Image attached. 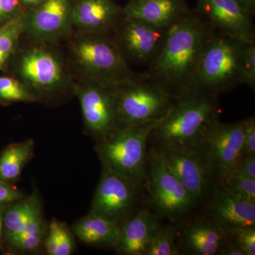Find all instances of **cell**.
<instances>
[{
	"label": "cell",
	"mask_w": 255,
	"mask_h": 255,
	"mask_svg": "<svg viewBox=\"0 0 255 255\" xmlns=\"http://www.w3.org/2000/svg\"><path fill=\"white\" fill-rule=\"evenodd\" d=\"M214 32L195 10H188L169 26L163 46L146 76L173 97L190 88L203 50Z\"/></svg>",
	"instance_id": "6da1fadb"
},
{
	"label": "cell",
	"mask_w": 255,
	"mask_h": 255,
	"mask_svg": "<svg viewBox=\"0 0 255 255\" xmlns=\"http://www.w3.org/2000/svg\"><path fill=\"white\" fill-rule=\"evenodd\" d=\"M219 96L189 88L173 104L151 132L158 145H175L202 151L206 137L219 121Z\"/></svg>",
	"instance_id": "7a4b0ae2"
},
{
	"label": "cell",
	"mask_w": 255,
	"mask_h": 255,
	"mask_svg": "<svg viewBox=\"0 0 255 255\" xmlns=\"http://www.w3.org/2000/svg\"><path fill=\"white\" fill-rule=\"evenodd\" d=\"M69 63L80 80L113 85L135 78L112 34L73 31L67 38Z\"/></svg>",
	"instance_id": "3957f363"
},
{
	"label": "cell",
	"mask_w": 255,
	"mask_h": 255,
	"mask_svg": "<svg viewBox=\"0 0 255 255\" xmlns=\"http://www.w3.org/2000/svg\"><path fill=\"white\" fill-rule=\"evenodd\" d=\"M248 43L214 31L203 50L190 88L219 96L243 85V60Z\"/></svg>",
	"instance_id": "277c9868"
},
{
	"label": "cell",
	"mask_w": 255,
	"mask_h": 255,
	"mask_svg": "<svg viewBox=\"0 0 255 255\" xmlns=\"http://www.w3.org/2000/svg\"><path fill=\"white\" fill-rule=\"evenodd\" d=\"M162 119L140 125L120 127L100 138L97 152L104 168L138 185L141 184L147 170V141Z\"/></svg>",
	"instance_id": "5b68a950"
},
{
	"label": "cell",
	"mask_w": 255,
	"mask_h": 255,
	"mask_svg": "<svg viewBox=\"0 0 255 255\" xmlns=\"http://www.w3.org/2000/svg\"><path fill=\"white\" fill-rule=\"evenodd\" d=\"M34 41L20 51L15 71L16 79L37 100L65 91L73 80L59 53L47 46V42Z\"/></svg>",
	"instance_id": "8992f818"
},
{
	"label": "cell",
	"mask_w": 255,
	"mask_h": 255,
	"mask_svg": "<svg viewBox=\"0 0 255 255\" xmlns=\"http://www.w3.org/2000/svg\"><path fill=\"white\" fill-rule=\"evenodd\" d=\"M115 92L120 127H131L157 122L165 117L174 97L140 73L111 85Z\"/></svg>",
	"instance_id": "52a82bcc"
},
{
	"label": "cell",
	"mask_w": 255,
	"mask_h": 255,
	"mask_svg": "<svg viewBox=\"0 0 255 255\" xmlns=\"http://www.w3.org/2000/svg\"><path fill=\"white\" fill-rule=\"evenodd\" d=\"M145 179L150 202L160 217L177 221L197 201L171 172L157 148L152 149L147 156Z\"/></svg>",
	"instance_id": "ba28073f"
},
{
	"label": "cell",
	"mask_w": 255,
	"mask_h": 255,
	"mask_svg": "<svg viewBox=\"0 0 255 255\" xmlns=\"http://www.w3.org/2000/svg\"><path fill=\"white\" fill-rule=\"evenodd\" d=\"M169 28L124 16L112 35L129 65L148 68L162 49Z\"/></svg>",
	"instance_id": "9c48e42d"
},
{
	"label": "cell",
	"mask_w": 255,
	"mask_h": 255,
	"mask_svg": "<svg viewBox=\"0 0 255 255\" xmlns=\"http://www.w3.org/2000/svg\"><path fill=\"white\" fill-rule=\"evenodd\" d=\"M73 87L88 131L100 139L120 127L115 92L111 85L80 80Z\"/></svg>",
	"instance_id": "30bf717a"
},
{
	"label": "cell",
	"mask_w": 255,
	"mask_h": 255,
	"mask_svg": "<svg viewBox=\"0 0 255 255\" xmlns=\"http://www.w3.org/2000/svg\"><path fill=\"white\" fill-rule=\"evenodd\" d=\"M138 186L130 179L104 168L90 214L121 226L132 215L138 197Z\"/></svg>",
	"instance_id": "8fae6325"
},
{
	"label": "cell",
	"mask_w": 255,
	"mask_h": 255,
	"mask_svg": "<svg viewBox=\"0 0 255 255\" xmlns=\"http://www.w3.org/2000/svg\"><path fill=\"white\" fill-rule=\"evenodd\" d=\"M75 0H43L31 9L24 10V33L33 40L54 43L67 38L73 28Z\"/></svg>",
	"instance_id": "7c38bea8"
},
{
	"label": "cell",
	"mask_w": 255,
	"mask_h": 255,
	"mask_svg": "<svg viewBox=\"0 0 255 255\" xmlns=\"http://www.w3.org/2000/svg\"><path fill=\"white\" fill-rule=\"evenodd\" d=\"M245 121L232 124L217 122L211 128L202 147L211 177L224 180L232 173L242 155Z\"/></svg>",
	"instance_id": "4fadbf2b"
},
{
	"label": "cell",
	"mask_w": 255,
	"mask_h": 255,
	"mask_svg": "<svg viewBox=\"0 0 255 255\" xmlns=\"http://www.w3.org/2000/svg\"><path fill=\"white\" fill-rule=\"evenodd\" d=\"M195 11L215 32L255 41L253 16L237 0H198Z\"/></svg>",
	"instance_id": "5bb4252c"
},
{
	"label": "cell",
	"mask_w": 255,
	"mask_h": 255,
	"mask_svg": "<svg viewBox=\"0 0 255 255\" xmlns=\"http://www.w3.org/2000/svg\"><path fill=\"white\" fill-rule=\"evenodd\" d=\"M157 149L171 172L196 201L200 199L211 178L202 151L175 145H158Z\"/></svg>",
	"instance_id": "9a60e30c"
},
{
	"label": "cell",
	"mask_w": 255,
	"mask_h": 255,
	"mask_svg": "<svg viewBox=\"0 0 255 255\" xmlns=\"http://www.w3.org/2000/svg\"><path fill=\"white\" fill-rule=\"evenodd\" d=\"M124 16L123 7L114 0H75L73 31L112 34Z\"/></svg>",
	"instance_id": "2e32d148"
},
{
	"label": "cell",
	"mask_w": 255,
	"mask_h": 255,
	"mask_svg": "<svg viewBox=\"0 0 255 255\" xmlns=\"http://www.w3.org/2000/svg\"><path fill=\"white\" fill-rule=\"evenodd\" d=\"M209 218L228 231L255 226V203L219 186L209 206Z\"/></svg>",
	"instance_id": "e0dca14e"
},
{
	"label": "cell",
	"mask_w": 255,
	"mask_h": 255,
	"mask_svg": "<svg viewBox=\"0 0 255 255\" xmlns=\"http://www.w3.org/2000/svg\"><path fill=\"white\" fill-rule=\"evenodd\" d=\"M231 237L229 231L208 218L196 219L183 231L181 248L184 254L220 255Z\"/></svg>",
	"instance_id": "ac0fdd59"
},
{
	"label": "cell",
	"mask_w": 255,
	"mask_h": 255,
	"mask_svg": "<svg viewBox=\"0 0 255 255\" xmlns=\"http://www.w3.org/2000/svg\"><path fill=\"white\" fill-rule=\"evenodd\" d=\"M159 227L156 214L147 209L139 210L121 226L116 250L122 255H145Z\"/></svg>",
	"instance_id": "d6986e66"
},
{
	"label": "cell",
	"mask_w": 255,
	"mask_h": 255,
	"mask_svg": "<svg viewBox=\"0 0 255 255\" xmlns=\"http://www.w3.org/2000/svg\"><path fill=\"white\" fill-rule=\"evenodd\" d=\"M124 16L157 27H169L189 10L185 0H128Z\"/></svg>",
	"instance_id": "ffe728a7"
},
{
	"label": "cell",
	"mask_w": 255,
	"mask_h": 255,
	"mask_svg": "<svg viewBox=\"0 0 255 255\" xmlns=\"http://www.w3.org/2000/svg\"><path fill=\"white\" fill-rule=\"evenodd\" d=\"M73 231L80 241L87 244L115 248L120 237L121 226L90 214L74 225Z\"/></svg>",
	"instance_id": "44dd1931"
},
{
	"label": "cell",
	"mask_w": 255,
	"mask_h": 255,
	"mask_svg": "<svg viewBox=\"0 0 255 255\" xmlns=\"http://www.w3.org/2000/svg\"><path fill=\"white\" fill-rule=\"evenodd\" d=\"M39 215H41V204L36 193L6 208L3 225L6 240L21 232Z\"/></svg>",
	"instance_id": "7402d4cb"
},
{
	"label": "cell",
	"mask_w": 255,
	"mask_h": 255,
	"mask_svg": "<svg viewBox=\"0 0 255 255\" xmlns=\"http://www.w3.org/2000/svg\"><path fill=\"white\" fill-rule=\"evenodd\" d=\"M33 140L11 144L0 155V180L13 182L21 175L23 167L31 158Z\"/></svg>",
	"instance_id": "603a6c76"
},
{
	"label": "cell",
	"mask_w": 255,
	"mask_h": 255,
	"mask_svg": "<svg viewBox=\"0 0 255 255\" xmlns=\"http://www.w3.org/2000/svg\"><path fill=\"white\" fill-rule=\"evenodd\" d=\"M23 13L0 25V70L16 52L20 37L24 33Z\"/></svg>",
	"instance_id": "cb8c5ba5"
},
{
	"label": "cell",
	"mask_w": 255,
	"mask_h": 255,
	"mask_svg": "<svg viewBox=\"0 0 255 255\" xmlns=\"http://www.w3.org/2000/svg\"><path fill=\"white\" fill-rule=\"evenodd\" d=\"M44 223L41 215L35 218L21 232L7 239L10 245L21 251H30L36 249L44 237Z\"/></svg>",
	"instance_id": "d4e9b609"
},
{
	"label": "cell",
	"mask_w": 255,
	"mask_h": 255,
	"mask_svg": "<svg viewBox=\"0 0 255 255\" xmlns=\"http://www.w3.org/2000/svg\"><path fill=\"white\" fill-rule=\"evenodd\" d=\"M178 228L173 225L159 227L151 241L145 255H178Z\"/></svg>",
	"instance_id": "484cf974"
},
{
	"label": "cell",
	"mask_w": 255,
	"mask_h": 255,
	"mask_svg": "<svg viewBox=\"0 0 255 255\" xmlns=\"http://www.w3.org/2000/svg\"><path fill=\"white\" fill-rule=\"evenodd\" d=\"M0 100L4 102L37 101L17 79L7 76H0Z\"/></svg>",
	"instance_id": "4316f807"
},
{
	"label": "cell",
	"mask_w": 255,
	"mask_h": 255,
	"mask_svg": "<svg viewBox=\"0 0 255 255\" xmlns=\"http://www.w3.org/2000/svg\"><path fill=\"white\" fill-rule=\"evenodd\" d=\"M223 182L222 185L234 194L255 203V179L232 172Z\"/></svg>",
	"instance_id": "83f0119b"
},
{
	"label": "cell",
	"mask_w": 255,
	"mask_h": 255,
	"mask_svg": "<svg viewBox=\"0 0 255 255\" xmlns=\"http://www.w3.org/2000/svg\"><path fill=\"white\" fill-rule=\"evenodd\" d=\"M229 232L245 255H255V226L235 228Z\"/></svg>",
	"instance_id": "f1b7e54d"
},
{
	"label": "cell",
	"mask_w": 255,
	"mask_h": 255,
	"mask_svg": "<svg viewBox=\"0 0 255 255\" xmlns=\"http://www.w3.org/2000/svg\"><path fill=\"white\" fill-rule=\"evenodd\" d=\"M243 73L244 84L255 89V41L248 43L245 50L243 60Z\"/></svg>",
	"instance_id": "f546056e"
},
{
	"label": "cell",
	"mask_w": 255,
	"mask_h": 255,
	"mask_svg": "<svg viewBox=\"0 0 255 255\" xmlns=\"http://www.w3.org/2000/svg\"><path fill=\"white\" fill-rule=\"evenodd\" d=\"M24 11L20 0H0V25Z\"/></svg>",
	"instance_id": "4dcf8cb0"
},
{
	"label": "cell",
	"mask_w": 255,
	"mask_h": 255,
	"mask_svg": "<svg viewBox=\"0 0 255 255\" xmlns=\"http://www.w3.org/2000/svg\"><path fill=\"white\" fill-rule=\"evenodd\" d=\"M73 237L63 223L58 222V248L55 255H70L73 251Z\"/></svg>",
	"instance_id": "1f68e13d"
},
{
	"label": "cell",
	"mask_w": 255,
	"mask_h": 255,
	"mask_svg": "<svg viewBox=\"0 0 255 255\" xmlns=\"http://www.w3.org/2000/svg\"><path fill=\"white\" fill-rule=\"evenodd\" d=\"M245 121L244 140L242 155L255 156V119L251 117Z\"/></svg>",
	"instance_id": "d6a6232c"
},
{
	"label": "cell",
	"mask_w": 255,
	"mask_h": 255,
	"mask_svg": "<svg viewBox=\"0 0 255 255\" xmlns=\"http://www.w3.org/2000/svg\"><path fill=\"white\" fill-rule=\"evenodd\" d=\"M23 197L22 193L14 186L8 182L0 180V204L20 201Z\"/></svg>",
	"instance_id": "836d02e7"
},
{
	"label": "cell",
	"mask_w": 255,
	"mask_h": 255,
	"mask_svg": "<svg viewBox=\"0 0 255 255\" xmlns=\"http://www.w3.org/2000/svg\"><path fill=\"white\" fill-rule=\"evenodd\" d=\"M233 172L255 179V156L241 155Z\"/></svg>",
	"instance_id": "e575fe53"
},
{
	"label": "cell",
	"mask_w": 255,
	"mask_h": 255,
	"mask_svg": "<svg viewBox=\"0 0 255 255\" xmlns=\"http://www.w3.org/2000/svg\"><path fill=\"white\" fill-rule=\"evenodd\" d=\"M58 248V221H53L50 225L49 233L46 241V249L50 255H55Z\"/></svg>",
	"instance_id": "d590c367"
},
{
	"label": "cell",
	"mask_w": 255,
	"mask_h": 255,
	"mask_svg": "<svg viewBox=\"0 0 255 255\" xmlns=\"http://www.w3.org/2000/svg\"><path fill=\"white\" fill-rule=\"evenodd\" d=\"M220 255H246L241 247L231 237L221 249Z\"/></svg>",
	"instance_id": "8d00e7d4"
},
{
	"label": "cell",
	"mask_w": 255,
	"mask_h": 255,
	"mask_svg": "<svg viewBox=\"0 0 255 255\" xmlns=\"http://www.w3.org/2000/svg\"><path fill=\"white\" fill-rule=\"evenodd\" d=\"M43 0H20L24 10L31 9L41 3Z\"/></svg>",
	"instance_id": "74e56055"
},
{
	"label": "cell",
	"mask_w": 255,
	"mask_h": 255,
	"mask_svg": "<svg viewBox=\"0 0 255 255\" xmlns=\"http://www.w3.org/2000/svg\"><path fill=\"white\" fill-rule=\"evenodd\" d=\"M6 208V204H0V242H1V231H2L3 221H4V215Z\"/></svg>",
	"instance_id": "f35d334b"
},
{
	"label": "cell",
	"mask_w": 255,
	"mask_h": 255,
	"mask_svg": "<svg viewBox=\"0 0 255 255\" xmlns=\"http://www.w3.org/2000/svg\"><path fill=\"white\" fill-rule=\"evenodd\" d=\"M246 1L247 7L251 14L254 16L255 9V0H245Z\"/></svg>",
	"instance_id": "ab89813d"
},
{
	"label": "cell",
	"mask_w": 255,
	"mask_h": 255,
	"mask_svg": "<svg viewBox=\"0 0 255 255\" xmlns=\"http://www.w3.org/2000/svg\"><path fill=\"white\" fill-rule=\"evenodd\" d=\"M237 1H238V2L241 3V4L242 5H243V6H244V7L246 8V9L247 10H248V7H247L246 1H245V0H237ZM249 12H250V11H249ZM250 13H251V12H250Z\"/></svg>",
	"instance_id": "60d3db41"
}]
</instances>
